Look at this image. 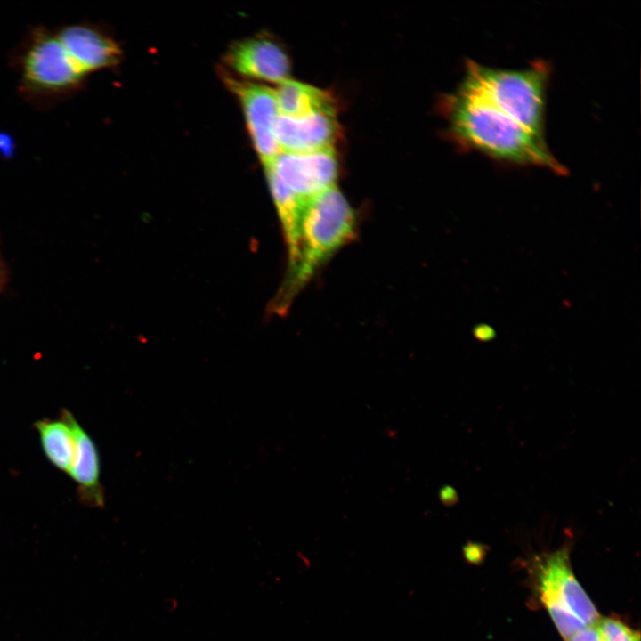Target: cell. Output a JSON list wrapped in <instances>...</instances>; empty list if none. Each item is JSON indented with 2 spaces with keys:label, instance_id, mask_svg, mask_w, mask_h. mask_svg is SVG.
<instances>
[{
  "label": "cell",
  "instance_id": "obj_1",
  "mask_svg": "<svg viewBox=\"0 0 641 641\" xmlns=\"http://www.w3.org/2000/svg\"><path fill=\"white\" fill-rule=\"evenodd\" d=\"M445 107L452 135L465 148L513 164L545 167L556 174L567 172L544 137L526 129L466 82L448 97Z\"/></svg>",
  "mask_w": 641,
  "mask_h": 641
},
{
  "label": "cell",
  "instance_id": "obj_2",
  "mask_svg": "<svg viewBox=\"0 0 641 641\" xmlns=\"http://www.w3.org/2000/svg\"><path fill=\"white\" fill-rule=\"evenodd\" d=\"M355 229L354 211L336 185L307 201L296 259L288 268L279 307L284 308L319 268L354 237Z\"/></svg>",
  "mask_w": 641,
  "mask_h": 641
},
{
  "label": "cell",
  "instance_id": "obj_3",
  "mask_svg": "<svg viewBox=\"0 0 641 641\" xmlns=\"http://www.w3.org/2000/svg\"><path fill=\"white\" fill-rule=\"evenodd\" d=\"M14 63L22 96L37 107H50L78 93L85 75L55 30L31 29L17 50Z\"/></svg>",
  "mask_w": 641,
  "mask_h": 641
},
{
  "label": "cell",
  "instance_id": "obj_4",
  "mask_svg": "<svg viewBox=\"0 0 641 641\" xmlns=\"http://www.w3.org/2000/svg\"><path fill=\"white\" fill-rule=\"evenodd\" d=\"M548 66L542 61L520 70L496 69L467 61L464 82L536 135L544 137Z\"/></svg>",
  "mask_w": 641,
  "mask_h": 641
},
{
  "label": "cell",
  "instance_id": "obj_5",
  "mask_svg": "<svg viewBox=\"0 0 641 641\" xmlns=\"http://www.w3.org/2000/svg\"><path fill=\"white\" fill-rule=\"evenodd\" d=\"M538 563L540 598L561 636L566 640L586 625L597 623L599 613L572 572L569 548L544 555Z\"/></svg>",
  "mask_w": 641,
  "mask_h": 641
},
{
  "label": "cell",
  "instance_id": "obj_6",
  "mask_svg": "<svg viewBox=\"0 0 641 641\" xmlns=\"http://www.w3.org/2000/svg\"><path fill=\"white\" fill-rule=\"evenodd\" d=\"M288 189L304 199L335 186L337 161L333 146L306 152H280L264 165Z\"/></svg>",
  "mask_w": 641,
  "mask_h": 641
},
{
  "label": "cell",
  "instance_id": "obj_7",
  "mask_svg": "<svg viewBox=\"0 0 641 641\" xmlns=\"http://www.w3.org/2000/svg\"><path fill=\"white\" fill-rule=\"evenodd\" d=\"M231 85L241 101L253 143L265 165L281 152L273 132L280 114L275 91L267 86L236 81Z\"/></svg>",
  "mask_w": 641,
  "mask_h": 641
},
{
  "label": "cell",
  "instance_id": "obj_8",
  "mask_svg": "<svg viewBox=\"0 0 641 641\" xmlns=\"http://www.w3.org/2000/svg\"><path fill=\"white\" fill-rule=\"evenodd\" d=\"M273 132L282 152H306L333 146L337 134L335 108L296 118L279 114Z\"/></svg>",
  "mask_w": 641,
  "mask_h": 641
},
{
  "label": "cell",
  "instance_id": "obj_9",
  "mask_svg": "<svg viewBox=\"0 0 641 641\" xmlns=\"http://www.w3.org/2000/svg\"><path fill=\"white\" fill-rule=\"evenodd\" d=\"M55 33L80 70L91 72L118 63L121 52L118 44L100 28L87 22L64 25Z\"/></svg>",
  "mask_w": 641,
  "mask_h": 641
},
{
  "label": "cell",
  "instance_id": "obj_10",
  "mask_svg": "<svg viewBox=\"0 0 641 641\" xmlns=\"http://www.w3.org/2000/svg\"><path fill=\"white\" fill-rule=\"evenodd\" d=\"M227 61L236 71L252 78L278 84L288 79V56L277 44L265 38H248L234 44Z\"/></svg>",
  "mask_w": 641,
  "mask_h": 641
},
{
  "label": "cell",
  "instance_id": "obj_11",
  "mask_svg": "<svg viewBox=\"0 0 641 641\" xmlns=\"http://www.w3.org/2000/svg\"><path fill=\"white\" fill-rule=\"evenodd\" d=\"M76 454L69 475L78 486L80 499L87 506L102 507L104 493L100 482V458L89 434L76 419Z\"/></svg>",
  "mask_w": 641,
  "mask_h": 641
},
{
  "label": "cell",
  "instance_id": "obj_12",
  "mask_svg": "<svg viewBox=\"0 0 641 641\" xmlns=\"http://www.w3.org/2000/svg\"><path fill=\"white\" fill-rule=\"evenodd\" d=\"M73 414L63 410L59 419H41L35 423L43 451L59 470L69 474L76 454Z\"/></svg>",
  "mask_w": 641,
  "mask_h": 641
},
{
  "label": "cell",
  "instance_id": "obj_13",
  "mask_svg": "<svg viewBox=\"0 0 641 641\" xmlns=\"http://www.w3.org/2000/svg\"><path fill=\"white\" fill-rule=\"evenodd\" d=\"M274 91L281 115L296 118L335 108L333 99L327 92L289 78L280 83Z\"/></svg>",
  "mask_w": 641,
  "mask_h": 641
},
{
  "label": "cell",
  "instance_id": "obj_14",
  "mask_svg": "<svg viewBox=\"0 0 641 641\" xmlns=\"http://www.w3.org/2000/svg\"><path fill=\"white\" fill-rule=\"evenodd\" d=\"M597 624L604 641H640L639 632L629 628L620 620L600 618Z\"/></svg>",
  "mask_w": 641,
  "mask_h": 641
},
{
  "label": "cell",
  "instance_id": "obj_15",
  "mask_svg": "<svg viewBox=\"0 0 641 641\" xmlns=\"http://www.w3.org/2000/svg\"><path fill=\"white\" fill-rule=\"evenodd\" d=\"M597 623L585 626L567 638L566 641H604Z\"/></svg>",
  "mask_w": 641,
  "mask_h": 641
},
{
  "label": "cell",
  "instance_id": "obj_16",
  "mask_svg": "<svg viewBox=\"0 0 641 641\" xmlns=\"http://www.w3.org/2000/svg\"><path fill=\"white\" fill-rule=\"evenodd\" d=\"M15 143L13 138L7 133L0 132V157L8 158L13 156Z\"/></svg>",
  "mask_w": 641,
  "mask_h": 641
},
{
  "label": "cell",
  "instance_id": "obj_17",
  "mask_svg": "<svg viewBox=\"0 0 641 641\" xmlns=\"http://www.w3.org/2000/svg\"><path fill=\"white\" fill-rule=\"evenodd\" d=\"M439 499L446 507H451L458 501L457 491L450 485H444L439 491Z\"/></svg>",
  "mask_w": 641,
  "mask_h": 641
},
{
  "label": "cell",
  "instance_id": "obj_18",
  "mask_svg": "<svg viewBox=\"0 0 641 641\" xmlns=\"http://www.w3.org/2000/svg\"><path fill=\"white\" fill-rule=\"evenodd\" d=\"M475 336L479 340L487 341L492 338L494 334L490 327L482 326L475 329Z\"/></svg>",
  "mask_w": 641,
  "mask_h": 641
}]
</instances>
